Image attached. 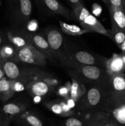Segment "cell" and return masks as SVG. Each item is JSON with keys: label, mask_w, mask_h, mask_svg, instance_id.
<instances>
[{"label": "cell", "mask_w": 125, "mask_h": 126, "mask_svg": "<svg viewBox=\"0 0 125 126\" xmlns=\"http://www.w3.org/2000/svg\"><path fill=\"white\" fill-rule=\"evenodd\" d=\"M57 61L70 77L77 79L87 87L96 85L106 86L109 83L110 75L105 68L78 63L64 58H60Z\"/></svg>", "instance_id": "obj_1"}, {"label": "cell", "mask_w": 125, "mask_h": 126, "mask_svg": "<svg viewBox=\"0 0 125 126\" xmlns=\"http://www.w3.org/2000/svg\"><path fill=\"white\" fill-rule=\"evenodd\" d=\"M108 85L109 83L106 86L96 85L87 87L85 94L75 104L76 113L89 116L98 111H104Z\"/></svg>", "instance_id": "obj_2"}, {"label": "cell", "mask_w": 125, "mask_h": 126, "mask_svg": "<svg viewBox=\"0 0 125 126\" xmlns=\"http://www.w3.org/2000/svg\"><path fill=\"white\" fill-rule=\"evenodd\" d=\"M6 5L10 28L26 30L33 12L31 0H6Z\"/></svg>", "instance_id": "obj_3"}, {"label": "cell", "mask_w": 125, "mask_h": 126, "mask_svg": "<svg viewBox=\"0 0 125 126\" xmlns=\"http://www.w3.org/2000/svg\"><path fill=\"white\" fill-rule=\"evenodd\" d=\"M1 63L5 76L10 79L20 81L26 85V87L30 81L47 73L40 66L21 62L6 61Z\"/></svg>", "instance_id": "obj_4"}, {"label": "cell", "mask_w": 125, "mask_h": 126, "mask_svg": "<svg viewBox=\"0 0 125 126\" xmlns=\"http://www.w3.org/2000/svg\"><path fill=\"white\" fill-rule=\"evenodd\" d=\"M60 58L68 59L78 63L93 65L105 68L107 58L100 56L95 53L78 49L65 43L62 51L56 56L57 61Z\"/></svg>", "instance_id": "obj_5"}, {"label": "cell", "mask_w": 125, "mask_h": 126, "mask_svg": "<svg viewBox=\"0 0 125 126\" xmlns=\"http://www.w3.org/2000/svg\"><path fill=\"white\" fill-rule=\"evenodd\" d=\"M58 84L57 79L47 72L30 81L26 87V91L33 98L42 99L55 92Z\"/></svg>", "instance_id": "obj_6"}, {"label": "cell", "mask_w": 125, "mask_h": 126, "mask_svg": "<svg viewBox=\"0 0 125 126\" xmlns=\"http://www.w3.org/2000/svg\"><path fill=\"white\" fill-rule=\"evenodd\" d=\"M49 60L46 55L32 44L17 49V61L44 67Z\"/></svg>", "instance_id": "obj_7"}, {"label": "cell", "mask_w": 125, "mask_h": 126, "mask_svg": "<svg viewBox=\"0 0 125 126\" xmlns=\"http://www.w3.org/2000/svg\"><path fill=\"white\" fill-rule=\"evenodd\" d=\"M40 12L47 16H60L71 19V11L58 0H34Z\"/></svg>", "instance_id": "obj_8"}, {"label": "cell", "mask_w": 125, "mask_h": 126, "mask_svg": "<svg viewBox=\"0 0 125 126\" xmlns=\"http://www.w3.org/2000/svg\"><path fill=\"white\" fill-rule=\"evenodd\" d=\"M31 107V103L29 100L22 98H12L8 102L2 103L0 110L12 122L13 118L29 110Z\"/></svg>", "instance_id": "obj_9"}, {"label": "cell", "mask_w": 125, "mask_h": 126, "mask_svg": "<svg viewBox=\"0 0 125 126\" xmlns=\"http://www.w3.org/2000/svg\"><path fill=\"white\" fill-rule=\"evenodd\" d=\"M44 36L46 38L50 49L53 52L56 60V56L62 51L66 40L61 30L54 27L45 30Z\"/></svg>", "instance_id": "obj_10"}, {"label": "cell", "mask_w": 125, "mask_h": 126, "mask_svg": "<svg viewBox=\"0 0 125 126\" xmlns=\"http://www.w3.org/2000/svg\"><path fill=\"white\" fill-rule=\"evenodd\" d=\"M44 106L51 113L62 118H68L76 115L74 109L70 106L68 101L62 98L47 101L44 103Z\"/></svg>", "instance_id": "obj_11"}, {"label": "cell", "mask_w": 125, "mask_h": 126, "mask_svg": "<svg viewBox=\"0 0 125 126\" xmlns=\"http://www.w3.org/2000/svg\"><path fill=\"white\" fill-rule=\"evenodd\" d=\"M4 32L8 41L17 49H20L26 46L31 44L28 30L9 28Z\"/></svg>", "instance_id": "obj_12"}, {"label": "cell", "mask_w": 125, "mask_h": 126, "mask_svg": "<svg viewBox=\"0 0 125 126\" xmlns=\"http://www.w3.org/2000/svg\"><path fill=\"white\" fill-rule=\"evenodd\" d=\"M28 36L32 45L44 53L48 58L49 60H56L55 55L50 49L49 43L44 35L40 33H34L28 31Z\"/></svg>", "instance_id": "obj_13"}, {"label": "cell", "mask_w": 125, "mask_h": 126, "mask_svg": "<svg viewBox=\"0 0 125 126\" xmlns=\"http://www.w3.org/2000/svg\"><path fill=\"white\" fill-rule=\"evenodd\" d=\"M18 126H44V122L38 113L28 110L12 120Z\"/></svg>", "instance_id": "obj_14"}, {"label": "cell", "mask_w": 125, "mask_h": 126, "mask_svg": "<svg viewBox=\"0 0 125 126\" xmlns=\"http://www.w3.org/2000/svg\"><path fill=\"white\" fill-rule=\"evenodd\" d=\"M105 69L110 76L125 73V64L121 54H113L105 62Z\"/></svg>", "instance_id": "obj_15"}, {"label": "cell", "mask_w": 125, "mask_h": 126, "mask_svg": "<svg viewBox=\"0 0 125 126\" xmlns=\"http://www.w3.org/2000/svg\"><path fill=\"white\" fill-rule=\"evenodd\" d=\"M79 24L82 28L88 31V33L95 32L109 37V30H107L98 18L91 13Z\"/></svg>", "instance_id": "obj_16"}, {"label": "cell", "mask_w": 125, "mask_h": 126, "mask_svg": "<svg viewBox=\"0 0 125 126\" xmlns=\"http://www.w3.org/2000/svg\"><path fill=\"white\" fill-rule=\"evenodd\" d=\"M107 7L110 13L111 28L125 31V9L112 5Z\"/></svg>", "instance_id": "obj_17"}, {"label": "cell", "mask_w": 125, "mask_h": 126, "mask_svg": "<svg viewBox=\"0 0 125 126\" xmlns=\"http://www.w3.org/2000/svg\"><path fill=\"white\" fill-rule=\"evenodd\" d=\"M16 94L12 87L11 80L6 76L0 79V102L4 103L13 98Z\"/></svg>", "instance_id": "obj_18"}, {"label": "cell", "mask_w": 125, "mask_h": 126, "mask_svg": "<svg viewBox=\"0 0 125 126\" xmlns=\"http://www.w3.org/2000/svg\"><path fill=\"white\" fill-rule=\"evenodd\" d=\"M70 78L71 79V86L70 89L69 99L68 101L72 102L74 104H75L76 102L85 94L87 91V87L77 79L73 77Z\"/></svg>", "instance_id": "obj_19"}, {"label": "cell", "mask_w": 125, "mask_h": 126, "mask_svg": "<svg viewBox=\"0 0 125 126\" xmlns=\"http://www.w3.org/2000/svg\"><path fill=\"white\" fill-rule=\"evenodd\" d=\"M17 48L9 42H7L0 47V62L17 61Z\"/></svg>", "instance_id": "obj_20"}, {"label": "cell", "mask_w": 125, "mask_h": 126, "mask_svg": "<svg viewBox=\"0 0 125 126\" xmlns=\"http://www.w3.org/2000/svg\"><path fill=\"white\" fill-rule=\"evenodd\" d=\"M111 120V118L105 111H98L88 116V121L86 126H106Z\"/></svg>", "instance_id": "obj_21"}, {"label": "cell", "mask_w": 125, "mask_h": 126, "mask_svg": "<svg viewBox=\"0 0 125 126\" xmlns=\"http://www.w3.org/2000/svg\"><path fill=\"white\" fill-rule=\"evenodd\" d=\"M59 23L61 27V30L68 35L78 36L88 33L87 30L75 25L69 24L61 20H59Z\"/></svg>", "instance_id": "obj_22"}, {"label": "cell", "mask_w": 125, "mask_h": 126, "mask_svg": "<svg viewBox=\"0 0 125 126\" xmlns=\"http://www.w3.org/2000/svg\"><path fill=\"white\" fill-rule=\"evenodd\" d=\"M89 14L90 12L84 5H80L72 9V11H71V18L80 23Z\"/></svg>", "instance_id": "obj_23"}, {"label": "cell", "mask_w": 125, "mask_h": 126, "mask_svg": "<svg viewBox=\"0 0 125 126\" xmlns=\"http://www.w3.org/2000/svg\"><path fill=\"white\" fill-rule=\"evenodd\" d=\"M88 121V117L76 116V115L68 117L62 121L61 126H86Z\"/></svg>", "instance_id": "obj_24"}, {"label": "cell", "mask_w": 125, "mask_h": 126, "mask_svg": "<svg viewBox=\"0 0 125 126\" xmlns=\"http://www.w3.org/2000/svg\"><path fill=\"white\" fill-rule=\"evenodd\" d=\"M109 38L117 46H120L125 40V31L115 28L109 30Z\"/></svg>", "instance_id": "obj_25"}, {"label": "cell", "mask_w": 125, "mask_h": 126, "mask_svg": "<svg viewBox=\"0 0 125 126\" xmlns=\"http://www.w3.org/2000/svg\"><path fill=\"white\" fill-rule=\"evenodd\" d=\"M71 86V82L68 81L65 84L60 86V87H58L56 89L55 92H56V95H57L58 97L68 100L69 99Z\"/></svg>", "instance_id": "obj_26"}, {"label": "cell", "mask_w": 125, "mask_h": 126, "mask_svg": "<svg viewBox=\"0 0 125 126\" xmlns=\"http://www.w3.org/2000/svg\"><path fill=\"white\" fill-rule=\"evenodd\" d=\"M11 121L0 110V126H9Z\"/></svg>", "instance_id": "obj_27"}, {"label": "cell", "mask_w": 125, "mask_h": 126, "mask_svg": "<svg viewBox=\"0 0 125 126\" xmlns=\"http://www.w3.org/2000/svg\"><path fill=\"white\" fill-rule=\"evenodd\" d=\"M110 5L125 9V0H109Z\"/></svg>", "instance_id": "obj_28"}, {"label": "cell", "mask_w": 125, "mask_h": 126, "mask_svg": "<svg viewBox=\"0 0 125 126\" xmlns=\"http://www.w3.org/2000/svg\"><path fill=\"white\" fill-rule=\"evenodd\" d=\"M72 9L80 5L83 4V0H66Z\"/></svg>", "instance_id": "obj_29"}, {"label": "cell", "mask_w": 125, "mask_h": 126, "mask_svg": "<svg viewBox=\"0 0 125 126\" xmlns=\"http://www.w3.org/2000/svg\"><path fill=\"white\" fill-rule=\"evenodd\" d=\"M7 42H8V40L7 39V37H6L5 32L0 30V47Z\"/></svg>", "instance_id": "obj_30"}, {"label": "cell", "mask_w": 125, "mask_h": 126, "mask_svg": "<svg viewBox=\"0 0 125 126\" xmlns=\"http://www.w3.org/2000/svg\"><path fill=\"white\" fill-rule=\"evenodd\" d=\"M106 126H122V125L120 124L119 123H116L115 121H114L113 119H112L111 118V120L107 123Z\"/></svg>", "instance_id": "obj_31"}, {"label": "cell", "mask_w": 125, "mask_h": 126, "mask_svg": "<svg viewBox=\"0 0 125 126\" xmlns=\"http://www.w3.org/2000/svg\"><path fill=\"white\" fill-rule=\"evenodd\" d=\"M4 76H5L4 72L3 71V69H2L1 62H0V79H2L3 77H4Z\"/></svg>", "instance_id": "obj_32"}, {"label": "cell", "mask_w": 125, "mask_h": 126, "mask_svg": "<svg viewBox=\"0 0 125 126\" xmlns=\"http://www.w3.org/2000/svg\"><path fill=\"white\" fill-rule=\"evenodd\" d=\"M118 47L120 48V49L121 50V53L125 52V40L124 41L123 43L122 44H121V45Z\"/></svg>", "instance_id": "obj_33"}, {"label": "cell", "mask_w": 125, "mask_h": 126, "mask_svg": "<svg viewBox=\"0 0 125 126\" xmlns=\"http://www.w3.org/2000/svg\"><path fill=\"white\" fill-rule=\"evenodd\" d=\"M102 1L103 2H104V3L105 4V5H106V6H107V7L110 5V2H109V0H102Z\"/></svg>", "instance_id": "obj_34"}, {"label": "cell", "mask_w": 125, "mask_h": 126, "mask_svg": "<svg viewBox=\"0 0 125 126\" xmlns=\"http://www.w3.org/2000/svg\"><path fill=\"white\" fill-rule=\"evenodd\" d=\"M121 56H122L123 60V61H124V63H125V52L121 53Z\"/></svg>", "instance_id": "obj_35"}, {"label": "cell", "mask_w": 125, "mask_h": 126, "mask_svg": "<svg viewBox=\"0 0 125 126\" xmlns=\"http://www.w3.org/2000/svg\"><path fill=\"white\" fill-rule=\"evenodd\" d=\"M1 0H0V6H1Z\"/></svg>", "instance_id": "obj_36"}, {"label": "cell", "mask_w": 125, "mask_h": 126, "mask_svg": "<svg viewBox=\"0 0 125 126\" xmlns=\"http://www.w3.org/2000/svg\"></svg>", "instance_id": "obj_37"}]
</instances>
